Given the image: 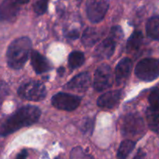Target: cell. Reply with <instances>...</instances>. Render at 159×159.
<instances>
[{
  "instance_id": "6da1fadb",
  "label": "cell",
  "mask_w": 159,
  "mask_h": 159,
  "mask_svg": "<svg viewBox=\"0 0 159 159\" xmlns=\"http://www.w3.org/2000/svg\"><path fill=\"white\" fill-rule=\"evenodd\" d=\"M40 113V109L33 106H26L19 109L2 124L1 135L6 136L22 127L34 124L38 121Z\"/></svg>"
},
{
  "instance_id": "7a4b0ae2",
  "label": "cell",
  "mask_w": 159,
  "mask_h": 159,
  "mask_svg": "<svg viewBox=\"0 0 159 159\" xmlns=\"http://www.w3.org/2000/svg\"><path fill=\"white\" fill-rule=\"evenodd\" d=\"M31 47L32 43L29 37H22L12 41L6 52L8 65L13 69L23 68L29 58Z\"/></svg>"
},
{
  "instance_id": "3957f363",
  "label": "cell",
  "mask_w": 159,
  "mask_h": 159,
  "mask_svg": "<svg viewBox=\"0 0 159 159\" xmlns=\"http://www.w3.org/2000/svg\"><path fill=\"white\" fill-rule=\"evenodd\" d=\"M138 78L145 82H152L159 77V60L144 58L140 61L135 68Z\"/></svg>"
},
{
  "instance_id": "277c9868",
  "label": "cell",
  "mask_w": 159,
  "mask_h": 159,
  "mask_svg": "<svg viewBox=\"0 0 159 159\" xmlns=\"http://www.w3.org/2000/svg\"><path fill=\"white\" fill-rule=\"evenodd\" d=\"M18 95L23 99L29 101L43 100L47 95L44 85L37 81H30L23 84L19 88Z\"/></svg>"
},
{
  "instance_id": "5b68a950",
  "label": "cell",
  "mask_w": 159,
  "mask_h": 159,
  "mask_svg": "<svg viewBox=\"0 0 159 159\" xmlns=\"http://www.w3.org/2000/svg\"><path fill=\"white\" fill-rule=\"evenodd\" d=\"M144 130V121L138 114H128L125 116L121 124V131L126 137L142 136Z\"/></svg>"
},
{
  "instance_id": "8992f818",
  "label": "cell",
  "mask_w": 159,
  "mask_h": 159,
  "mask_svg": "<svg viewBox=\"0 0 159 159\" xmlns=\"http://www.w3.org/2000/svg\"><path fill=\"white\" fill-rule=\"evenodd\" d=\"M109 8V0H88L86 12L92 23H99L103 20Z\"/></svg>"
},
{
  "instance_id": "52a82bcc",
  "label": "cell",
  "mask_w": 159,
  "mask_h": 159,
  "mask_svg": "<svg viewBox=\"0 0 159 159\" xmlns=\"http://www.w3.org/2000/svg\"><path fill=\"white\" fill-rule=\"evenodd\" d=\"M112 71L107 64H102L96 69L94 75L93 86L98 92H102L112 85Z\"/></svg>"
},
{
  "instance_id": "ba28073f",
  "label": "cell",
  "mask_w": 159,
  "mask_h": 159,
  "mask_svg": "<svg viewBox=\"0 0 159 159\" xmlns=\"http://www.w3.org/2000/svg\"><path fill=\"white\" fill-rule=\"evenodd\" d=\"M53 106L57 109L66 111L75 110L81 102V98L68 93H59L54 95L51 99Z\"/></svg>"
},
{
  "instance_id": "9c48e42d",
  "label": "cell",
  "mask_w": 159,
  "mask_h": 159,
  "mask_svg": "<svg viewBox=\"0 0 159 159\" xmlns=\"http://www.w3.org/2000/svg\"><path fill=\"white\" fill-rule=\"evenodd\" d=\"M117 40L109 35L107 39L102 40L95 51V57L97 59H108L113 54Z\"/></svg>"
},
{
  "instance_id": "30bf717a",
  "label": "cell",
  "mask_w": 159,
  "mask_h": 159,
  "mask_svg": "<svg viewBox=\"0 0 159 159\" xmlns=\"http://www.w3.org/2000/svg\"><path fill=\"white\" fill-rule=\"evenodd\" d=\"M91 82V78L89 72H82L75 76L68 82L64 88L68 90L75 92H85L88 89Z\"/></svg>"
},
{
  "instance_id": "8fae6325",
  "label": "cell",
  "mask_w": 159,
  "mask_h": 159,
  "mask_svg": "<svg viewBox=\"0 0 159 159\" xmlns=\"http://www.w3.org/2000/svg\"><path fill=\"white\" fill-rule=\"evenodd\" d=\"M120 90H115L106 93L99 96L97 100V104L102 109H113L119 103L121 99Z\"/></svg>"
},
{
  "instance_id": "7c38bea8",
  "label": "cell",
  "mask_w": 159,
  "mask_h": 159,
  "mask_svg": "<svg viewBox=\"0 0 159 159\" xmlns=\"http://www.w3.org/2000/svg\"><path fill=\"white\" fill-rule=\"evenodd\" d=\"M132 68V61L128 57L123 58L116 65L115 71L116 82L117 85H122L125 83L129 78Z\"/></svg>"
},
{
  "instance_id": "4fadbf2b",
  "label": "cell",
  "mask_w": 159,
  "mask_h": 159,
  "mask_svg": "<svg viewBox=\"0 0 159 159\" xmlns=\"http://www.w3.org/2000/svg\"><path fill=\"white\" fill-rule=\"evenodd\" d=\"M20 4L17 0H4L1 5V19L12 21L20 9Z\"/></svg>"
},
{
  "instance_id": "5bb4252c",
  "label": "cell",
  "mask_w": 159,
  "mask_h": 159,
  "mask_svg": "<svg viewBox=\"0 0 159 159\" xmlns=\"http://www.w3.org/2000/svg\"><path fill=\"white\" fill-rule=\"evenodd\" d=\"M31 65L37 74L47 72L51 69V65L48 59L36 51L31 53Z\"/></svg>"
},
{
  "instance_id": "9a60e30c",
  "label": "cell",
  "mask_w": 159,
  "mask_h": 159,
  "mask_svg": "<svg viewBox=\"0 0 159 159\" xmlns=\"http://www.w3.org/2000/svg\"><path fill=\"white\" fill-rule=\"evenodd\" d=\"M101 34L100 30H97L96 28L89 27L84 31L82 37V43L86 47H92L100 39Z\"/></svg>"
},
{
  "instance_id": "2e32d148",
  "label": "cell",
  "mask_w": 159,
  "mask_h": 159,
  "mask_svg": "<svg viewBox=\"0 0 159 159\" xmlns=\"http://www.w3.org/2000/svg\"><path fill=\"white\" fill-rule=\"evenodd\" d=\"M143 34L141 31H134L128 39L127 43V52H136L141 47L143 43Z\"/></svg>"
},
{
  "instance_id": "e0dca14e",
  "label": "cell",
  "mask_w": 159,
  "mask_h": 159,
  "mask_svg": "<svg viewBox=\"0 0 159 159\" xmlns=\"http://www.w3.org/2000/svg\"><path fill=\"white\" fill-rule=\"evenodd\" d=\"M146 118H147L148 127L152 131L159 134V111L155 109L148 108L146 111Z\"/></svg>"
},
{
  "instance_id": "ac0fdd59",
  "label": "cell",
  "mask_w": 159,
  "mask_h": 159,
  "mask_svg": "<svg viewBox=\"0 0 159 159\" xmlns=\"http://www.w3.org/2000/svg\"><path fill=\"white\" fill-rule=\"evenodd\" d=\"M146 31L151 38L159 40V16L149 19L146 24Z\"/></svg>"
},
{
  "instance_id": "d6986e66",
  "label": "cell",
  "mask_w": 159,
  "mask_h": 159,
  "mask_svg": "<svg viewBox=\"0 0 159 159\" xmlns=\"http://www.w3.org/2000/svg\"><path fill=\"white\" fill-rule=\"evenodd\" d=\"M135 147V142L131 140H125L122 141L117 152L118 159H126L131 153Z\"/></svg>"
},
{
  "instance_id": "ffe728a7",
  "label": "cell",
  "mask_w": 159,
  "mask_h": 159,
  "mask_svg": "<svg viewBox=\"0 0 159 159\" xmlns=\"http://www.w3.org/2000/svg\"><path fill=\"white\" fill-rule=\"evenodd\" d=\"M85 61V57L83 53L81 51H73L68 57V65L71 68H79L83 65Z\"/></svg>"
},
{
  "instance_id": "44dd1931",
  "label": "cell",
  "mask_w": 159,
  "mask_h": 159,
  "mask_svg": "<svg viewBox=\"0 0 159 159\" xmlns=\"http://www.w3.org/2000/svg\"><path fill=\"white\" fill-rule=\"evenodd\" d=\"M71 159H95L93 156L85 153L81 147H76L72 149L70 155Z\"/></svg>"
},
{
  "instance_id": "7402d4cb",
  "label": "cell",
  "mask_w": 159,
  "mask_h": 159,
  "mask_svg": "<svg viewBox=\"0 0 159 159\" xmlns=\"http://www.w3.org/2000/svg\"><path fill=\"white\" fill-rule=\"evenodd\" d=\"M151 107L159 111V89H155L151 93L148 97Z\"/></svg>"
},
{
  "instance_id": "603a6c76",
  "label": "cell",
  "mask_w": 159,
  "mask_h": 159,
  "mask_svg": "<svg viewBox=\"0 0 159 159\" xmlns=\"http://www.w3.org/2000/svg\"><path fill=\"white\" fill-rule=\"evenodd\" d=\"M49 0H37L34 5V11L38 15H42L46 12Z\"/></svg>"
},
{
  "instance_id": "cb8c5ba5",
  "label": "cell",
  "mask_w": 159,
  "mask_h": 159,
  "mask_svg": "<svg viewBox=\"0 0 159 159\" xmlns=\"http://www.w3.org/2000/svg\"><path fill=\"white\" fill-rule=\"evenodd\" d=\"M82 130L85 134L92 133V131H93V121L91 120H87L86 122L84 123Z\"/></svg>"
},
{
  "instance_id": "d4e9b609",
  "label": "cell",
  "mask_w": 159,
  "mask_h": 159,
  "mask_svg": "<svg viewBox=\"0 0 159 159\" xmlns=\"http://www.w3.org/2000/svg\"><path fill=\"white\" fill-rule=\"evenodd\" d=\"M66 37H68L69 39H72V40L77 39L79 37V33L75 30H73L69 31V32H68V34H66Z\"/></svg>"
},
{
  "instance_id": "484cf974",
  "label": "cell",
  "mask_w": 159,
  "mask_h": 159,
  "mask_svg": "<svg viewBox=\"0 0 159 159\" xmlns=\"http://www.w3.org/2000/svg\"><path fill=\"white\" fill-rule=\"evenodd\" d=\"M133 159H146V154L141 149H139Z\"/></svg>"
},
{
  "instance_id": "4316f807",
  "label": "cell",
  "mask_w": 159,
  "mask_h": 159,
  "mask_svg": "<svg viewBox=\"0 0 159 159\" xmlns=\"http://www.w3.org/2000/svg\"><path fill=\"white\" fill-rule=\"evenodd\" d=\"M28 156V153L27 151L26 150H23L20 152V153L17 155L16 158L15 159H26Z\"/></svg>"
},
{
  "instance_id": "83f0119b",
  "label": "cell",
  "mask_w": 159,
  "mask_h": 159,
  "mask_svg": "<svg viewBox=\"0 0 159 159\" xmlns=\"http://www.w3.org/2000/svg\"><path fill=\"white\" fill-rule=\"evenodd\" d=\"M17 1H18V2L20 3V5H23V4H26L30 0H17Z\"/></svg>"
}]
</instances>
